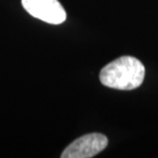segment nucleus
Instances as JSON below:
<instances>
[{
    "label": "nucleus",
    "mask_w": 158,
    "mask_h": 158,
    "mask_svg": "<svg viewBox=\"0 0 158 158\" xmlns=\"http://www.w3.org/2000/svg\"><path fill=\"white\" fill-rule=\"evenodd\" d=\"M22 4L32 17L48 24H62L67 18L58 0H22Z\"/></svg>",
    "instance_id": "7ed1b4c3"
},
{
    "label": "nucleus",
    "mask_w": 158,
    "mask_h": 158,
    "mask_svg": "<svg viewBox=\"0 0 158 158\" xmlns=\"http://www.w3.org/2000/svg\"><path fill=\"white\" fill-rule=\"evenodd\" d=\"M145 78V67L138 59L131 56H120L107 64L100 73L103 85L119 90L138 88Z\"/></svg>",
    "instance_id": "f257e3e1"
},
{
    "label": "nucleus",
    "mask_w": 158,
    "mask_h": 158,
    "mask_svg": "<svg viewBox=\"0 0 158 158\" xmlns=\"http://www.w3.org/2000/svg\"><path fill=\"white\" fill-rule=\"evenodd\" d=\"M108 146V139L102 134H88L78 138L62 153V158H90Z\"/></svg>",
    "instance_id": "f03ea898"
}]
</instances>
